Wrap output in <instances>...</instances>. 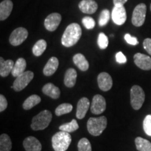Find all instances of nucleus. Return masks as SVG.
Returning a JSON list of instances; mask_svg holds the SVG:
<instances>
[{
	"label": "nucleus",
	"mask_w": 151,
	"mask_h": 151,
	"mask_svg": "<svg viewBox=\"0 0 151 151\" xmlns=\"http://www.w3.org/2000/svg\"><path fill=\"white\" fill-rule=\"evenodd\" d=\"M62 16L58 13H53L46 17L44 21V26L47 30L53 32L57 29L61 22Z\"/></svg>",
	"instance_id": "11"
},
{
	"label": "nucleus",
	"mask_w": 151,
	"mask_h": 151,
	"mask_svg": "<svg viewBox=\"0 0 151 151\" xmlns=\"http://www.w3.org/2000/svg\"><path fill=\"white\" fill-rule=\"evenodd\" d=\"M150 10H151V4H150Z\"/></svg>",
	"instance_id": "40"
},
{
	"label": "nucleus",
	"mask_w": 151,
	"mask_h": 151,
	"mask_svg": "<svg viewBox=\"0 0 151 151\" xmlns=\"http://www.w3.org/2000/svg\"><path fill=\"white\" fill-rule=\"evenodd\" d=\"M47 47L46 41L43 39H40L35 43V46L32 48V52L35 56L39 57L41 56L45 50H46Z\"/></svg>",
	"instance_id": "27"
},
{
	"label": "nucleus",
	"mask_w": 151,
	"mask_h": 151,
	"mask_svg": "<svg viewBox=\"0 0 151 151\" xmlns=\"http://www.w3.org/2000/svg\"><path fill=\"white\" fill-rule=\"evenodd\" d=\"M106 108V103L105 98L101 94H96L92 98L91 104V112L93 114L99 115L104 112Z\"/></svg>",
	"instance_id": "10"
},
{
	"label": "nucleus",
	"mask_w": 151,
	"mask_h": 151,
	"mask_svg": "<svg viewBox=\"0 0 151 151\" xmlns=\"http://www.w3.org/2000/svg\"><path fill=\"white\" fill-rule=\"evenodd\" d=\"M143 48L146 50L147 52L151 55V39L150 38H147L143 41Z\"/></svg>",
	"instance_id": "37"
},
{
	"label": "nucleus",
	"mask_w": 151,
	"mask_h": 151,
	"mask_svg": "<svg viewBox=\"0 0 151 151\" xmlns=\"http://www.w3.org/2000/svg\"><path fill=\"white\" fill-rule=\"evenodd\" d=\"M146 6L145 4H139L134 9L132 22L136 27H141L145 22L146 15Z\"/></svg>",
	"instance_id": "6"
},
{
	"label": "nucleus",
	"mask_w": 151,
	"mask_h": 151,
	"mask_svg": "<svg viewBox=\"0 0 151 151\" xmlns=\"http://www.w3.org/2000/svg\"><path fill=\"white\" fill-rule=\"evenodd\" d=\"M82 35L81 26L77 23H71L67 26L62 37V44L65 47L74 46Z\"/></svg>",
	"instance_id": "1"
},
{
	"label": "nucleus",
	"mask_w": 151,
	"mask_h": 151,
	"mask_svg": "<svg viewBox=\"0 0 151 151\" xmlns=\"http://www.w3.org/2000/svg\"><path fill=\"white\" fill-rule=\"evenodd\" d=\"M82 22L83 24L84 27L88 29H93L94 26H95V21H94V20L89 16L84 17L82 19Z\"/></svg>",
	"instance_id": "34"
},
{
	"label": "nucleus",
	"mask_w": 151,
	"mask_h": 151,
	"mask_svg": "<svg viewBox=\"0 0 151 151\" xmlns=\"http://www.w3.org/2000/svg\"><path fill=\"white\" fill-rule=\"evenodd\" d=\"M90 107V101L88 98L83 97L79 100L77 104L76 117L78 119L84 118L86 116L88 109Z\"/></svg>",
	"instance_id": "16"
},
{
	"label": "nucleus",
	"mask_w": 151,
	"mask_h": 151,
	"mask_svg": "<svg viewBox=\"0 0 151 151\" xmlns=\"http://www.w3.org/2000/svg\"><path fill=\"white\" fill-rule=\"evenodd\" d=\"M135 144L139 151H151V143L143 138H136Z\"/></svg>",
	"instance_id": "25"
},
{
	"label": "nucleus",
	"mask_w": 151,
	"mask_h": 151,
	"mask_svg": "<svg viewBox=\"0 0 151 151\" xmlns=\"http://www.w3.org/2000/svg\"><path fill=\"white\" fill-rule=\"evenodd\" d=\"M116 60L117 62L120 64H124L127 62V58L122 52H117L116 55Z\"/></svg>",
	"instance_id": "38"
},
{
	"label": "nucleus",
	"mask_w": 151,
	"mask_h": 151,
	"mask_svg": "<svg viewBox=\"0 0 151 151\" xmlns=\"http://www.w3.org/2000/svg\"><path fill=\"white\" fill-rule=\"evenodd\" d=\"M28 37L27 30L24 27L16 28L12 32L9 37V42L12 46H18L22 44Z\"/></svg>",
	"instance_id": "8"
},
{
	"label": "nucleus",
	"mask_w": 151,
	"mask_h": 151,
	"mask_svg": "<svg viewBox=\"0 0 151 151\" xmlns=\"http://www.w3.org/2000/svg\"><path fill=\"white\" fill-rule=\"evenodd\" d=\"M78 128L79 126L78 124V122H77V121L75 119H73L71 122L62 124L60 127V130L71 133V132H75L76 130L78 129Z\"/></svg>",
	"instance_id": "28"
},
{
	"label": "nucleus",
	"mask_w": 151,
	"mask_h": 151,
	"mask_svg": "<svg viewBox=\"0 0 151 151\" xmlns=\"http://www.w3.org/2000/svg\"><path fill=\"white\" fill-rule=\"evenodd\" d=\"M145 101L144 91L140 86H133L130 90V102L134 110H139Z\"/></svg>",
	"instance_id": "5"
},
{
	"label": "nucleus",
	"mask_w": 151,
	"mask_h": 151,
	"mask_svg": "<svg viewBox=\"0 0 151 151\" xmlns=\"http://www.w3.org/2000/svg\"><path fill=\"white\" fill-rule=\"evenodd\" d=\"M34 78V73L31 71H24L23 73L16 77L14 82V89L15 91H21L28 86Z\"/></svg>",
	"instance_id": "7"
},
{
	"label": "nucleus",
	"mask_w": 151,
	"mask_h": 151,
	"mask_svg": "<svg viewBox=\"0 0 151 151\" xmlns=\"http://www.w3.org/2000/svg\"><path fill=\"white\" fill-rule=\"evenodd\" d=\"M80 10L87 14H92L97 11L98 5L94 0H82L78 4Z\"/></svg>",
	"instance_id": "14"
},
{
	"label": "nucleus",
	"mask_w": 151,
	"mask_h": 151,
	"mask_svg": "<svg viewBox=\"0 0 151 151\" xmlns=\"http://www.w3.org/2000/svg\"><path fill=\"white\" fill-rule=\"evenodd\" d=\"M42 92L44 94L54 99H58L60 96V90L59 88L56 87L51 83H48L45 85L42 88Z\"/></svg>",
	"instance_id": "20"
},
{
	"label": "nucleus",
	"mask_w": 151,
	"mask_h": 151,
	"mask_svg": "<svg viewBox=\"0 0 151 151\" xmlns=\"http://www.w3.org/2000/svg\"><path fill=\"white\" fill-rule=\"evenodd\" d=\"M14 67V62L13 60H4L3 58H0V75L1 77L8 76L10 73L12 72Z\"/></svg>",
	"instance_id": "19"
},
{
	"label": "nucleus",
	"mask_w": 151,
	"mask_h": 151,
	"mask_svg": "<svg viewBox=\"0 0 151 151\" xmlns=\"http://www.w3.org/2000/svg\"><path fill=\"white\" fill-rule=\"evenodd\" d=\"M77 72L73 68L68 69L65 75L64 83L67 88H72L76 83Z\"/></svg>",
	"instance_id": "21"
},
{
	"label": "nucleus",
	"mask_w": 151,
	"mask_h": 151,
	"mask_svg": "<svg viewBox=\"0 0 151 151\" xmlns=\"http://www.w3.org/2000/svg\"><path fill=\"white\" fill-rule=\"evenodd\" d=\"M124 39H125L126 42L130 45H132V46H136V45L139 44V41H138L137 38L132 37L129 34H126L124 35Z\"/></svg>",
	"instance_id": "35"
},
{
	"label": "nucleus",
	"mask_w": 151,
	"mask_h": 151,
	"mask_svg": "<svg viewBox=\"0 0 151 151\" xmlns=\"http://www.w3.org/2000/svg\"><path fill=\"white\" fill-rule=\"evenodd\" d=\"M23 146L26 151H41L42 148L40 141L34 137H28L23 141Z\"/></svg>",
	"instance_id": "15"
},
{
	"label": "nucleus",
	"mask_w": 151,
	"mask_h": 151,
	"mask_svg": "<svg viewBox=\"0 0 151 151\" xmlns=\"http://www.w3.org/2000/svg\"><path fill=\"white\" fill-rule=\"evenodd\" d=\"M107 126V119L105 116L90 118L87 123V128L90 134L94 137L99 136Z\"/></svg>",
	"instance_id": "4"
},
{
	"label": "nucleus",
	"mask_w": 151,
	"mask_h": 151,
	"mask_svg": "<svg viewBox=\"0 0 151 151\" xmlns=\"http://www.w3.org/2000/svg\"><path fill=\"white\" fill-rule=\"evenodd\" d=\"M134 61L135 65L143 70L151 69V58L142 53H136L134 55Z\"/></svg>",
	"instance_id": "12"
},
{
	"label": "nucleus",
	"mask_w": 151,
	"mask_h": 151,
	"mask_svg": "<svg viewBox=\"0 0 151 151\" xmlns=\"http://www.w3.org/2000/svg\"><path fill=\"white\" fill-rule=\"evenodd\" d=\"M110 20V12L108 9H104L100 14L99 18V25L101 27L105 26Z\"/></svg>",
	"instance_id": "30"
},
{
	"label": "nucleus",
	"mask_w": 151,
	"mask_h": 151,
	"mask_svg": "<svg viewBox=\"0 0 151 151\" xmlns=\"http://www.w3.org/2000/svg\"><path fill=\"white\" fill-rule=\"evenodd\" d=\"M71 142V137L69 132L60 131L52 137V146L55 151H66Z\"/></svg>",
	"instance_id": "2"
},
{
	"label": "nucleus",
	"mask_w": 151,
	"mask_h": 151,
	"mask_svg": "<svg viewBox=\"0 0 151 151\" xmlns=\"http://www.w3.org/2000/svg\"><path fill=\"white\" fill-rule=\"evenodd\" d=\"M97 83L99 88L102 91L106 92L111 89L113 86L112 78L108 73H100L97 77Z\"/></svg>",
	"instance_id": "13"
},
{
	"label": "nucleus",
	"mask_w": 151,
	"mask_h": 151,
	"mask_svg": "<svg viewBox=\"0 0 151 151\" xmlns=\"http://www.w3.org/2000/svg\"><path fill=\"white\" fill-rule=\"evenodd\" d=\"M41 99L39 95L37 94H32V95L29 96L25 101H24L22 107L24 110H29V109H32L34 106L39 104L41 102Z\"/></svg>",
	"instance_id": "24"
},
{
	"label": "nucleus",
	"mask_w": 151,
	"mask_h": 151,
	"mask_svg": "<svg viewBox=\"0 0 151 151\" xmlns=\"http://www.w3.org/2000/svg\"><path fill=\"white\" fill-rule=\"evenodd\" d=\"M78 151H92V147L90 142L86 138L81 139L78 143Z\"/></svg>",
	"instance_id": "31"
},
{
	"label": "nucleus",
	"mask_w": 151,
	"mask_h": 151,
	"mask_svg": "<svg viewBox=\"0 0 151 151\" xmlns=\"http://www.w3.org/2000/svg\"><path fill=\"white\" fill-rule=\"evenodd\" d=\"M111 18L115 24L118 25L123 24L127 20V14L124 6L121 4L115 5L111 13Z\"/></svg>",
	"instance_id": "9"
},
{
	"label": "nucleus",
	"mask_w": 151,
	"mask_h": 151,
	"mask_svg": "<svg viewBox=\"0 0 151 151\" xmlns=\"http://www.w3.org/2000/svg\"><path fill=\"white\" fill-rule=\"evenodd\" d=\"M14 4L11 0H4L0 4V20L2 21L10 16Z\"/></svg>",
	"instance_id": "17"
},
{
	"label": "nucleus",
	"mask_w": 151,
	"mask_h": 151,
	"mask_svg": "<svg viewBox=\"0 0 151 151\" xmlns=\"http://www.w3.org/2000/svg\"><path fill=\"white\" fill-rule=\"evenodd\" d=\"M12 142L9 135L2 134L0 136V151H11Z\"/></svg>",
	"instance_id": "26"
},
{
	"label": "nucleus",
	"mask_w": 151,
	"mask_h": 151,
	"mask_svg": "<svg viewBox=\"0 0 151 151\" xmlns=\"http://www.w3.org/2000/svg\"><path fill=\"white\" fill-rule=\"evenodd\" d=\"M26 66H27V63H26L25 60L24 58H19L17 60L16 63L14 64V67L13 68L12 70V76L14 77H18L22 73H23L25 71Z\"/></svg>",
	"instance_id": "23"
},
{
	"label": "nucleus",
	"mask_w": 151,
	"mask_h": 151,
	"mask_svg": "<svg viewBox=\"0 0 151 151\" xmlns=\"http://www.w3.org/2000/svg\"><path fill=\"white\" fill-rule=\"evenodd\" d=\"M128 0H113V4L114 5L116 4H121V5H124Z\"/></svg>",
	"instance_id": "39"
},
{
	"label": "nucleus",
	"mask_w": 151,
	"mask_h": 151,
	"mask_svg": "<svg viewBox=\"0 0 151 151\" xmlns=\"http://www.w3.org/2000/svg\"><path fill=\"white\" fill-rule=\"evenodd\" d=\"M52 118V113L50 111L44 110L41 111L32 118L31 128L35 131L46 129L51 122Z\"/></svg>",
	"instance_id": "3"
},
{
	"label": "nucleus",
	"mask_w": 151,
	"mask_h": 151,
	"mask_svg": "<svg viewBox=\"0 0 151 151\" xmlns=\"http://www.w3.org/2000/svg\"><path fill=\"white\" fill-rule=\"evenodd\" d=\"M98 46L100 49H106L109 45V39L105 34L100 33L98 36Z\"/></svg>",
	"instance_id": "32"
},
{
	"label": "nucleus",
	"mask_w": 151,
	"mask_h": 151,
	"mask_svg": "<svg viewBox=\"0 0 151 151\" xmlns=\"http://www.w3.org/2000/svg\"><path fill=\"white\" fill-rule=\"evenodd\" d=\"M73 63L78 67L80 70L83 71H86L89 68V63L88 60L85 58V56L81 53L76 54L73 58Z\"/></svg>",
	"instance_id": "22"
},
{
	"label": "nucleus",
	"mask_w": 151,
	"mask_h": 151,
	"mask_svg": "<svg viewBox=\"0 0 151 151\" xmlns=\"http://www.w3.org/2000/svg\"><path fill=\"white\" fill-rule=\"evenodd\" d=\"M73 109V106L70 104L65 103L62 104L58 106L55 109V115L57 116H60L62 115L67 114V113H70Z\"/></svg>",
	"instance_id": "29"
},
{
	"label": "nucleus",
	"mask_w": 151,
	"mask_h": 151,
	"mask_svg": "<svg viewBox=\"0 0 151 151\" xmlns=\"http://www.w3.org/2000/svg\"><path fill=\"white\" fill-rule=\"evenodd\" d=\"M143 130L147 135L151 137V115L146 116L143 122Z\"/></svg>",
	"instance_id": "33"
},
{
	"label": "nucleus",
	"mask_w": 151,
	"mask_h": 151,
	"mask_svg": "<svg viewBox=\"0 0 151 151\" xmlns=\"http://www.w3.org/2000/svg\"><path fill=\"white\" fill-rule=\"evenodd\" d=\"M8 106V102L5 97L2 94L0 95V112H3Z\"/></svg>",
	"instance_id": "36"
},
{
	"label": "nucleus",
	"mask_w": 151,
	"mask_h": 151,
	"mask_svg": "<svg viewBox=\"0 0 151 151\" xmlns=\"http://www.w3.org/2000/svg\"><path fill=\"white\" fill-rule=\"evenodd\" d=\"M58 66H59V61H58V58L55 57H52L49 59L46 65L43 68V74L46 76H52L53 73H55Z\"/></svg>",
	"instance_id": "18"
}]
</instances>
